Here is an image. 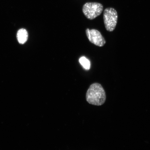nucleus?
Instances as JSON below:
<instances>
[{
	"instance_id": "f257e3e1",
	"label": "nucleus",
	"mask_w": 150,
	"mask_h": 150,
	"mask_svg": "<svg viewBox=\"0 0 150 150\" xmlns=\"http://www.w3.org/2000/svg\"><path fill=\"white\" fill-rule=\"evenodd\" d=\"M86 100L90 104L100 106L106 101V96L100 84L95 83L90 86L86 95Z\"/></svg>"
},
{
	"instance_id": "f03ea898",
	"label": "nucleus",
	"mask_w": 150,
	"mask_h": 150,
	"mask_svg": "<svg viewBox=\"0 0 150 150\" xmlns=\"http://www.w3.org/2000/svg\"><path fill=\"white\" fill-rule=\"evenodd\" d=\"M103 6L101 4L96 2L87 3L84 4L82 8V12L86 18L92 20L102 13Z\"/></svg>"
},
{
	"instance_id": "7ed1b4c3",
	"label": "nucleus",
	"mask_w": 150,
	"mask_h": 150,
	"mask_svg": "<svg viewBox=\"0 0 150 150\" xmlns=\"http://www.w3.org/2000/svg\"><path fill=\"white\" fill-rule=\"evenodd\" d=\"M103 18L105 27L107 30L109 32L114 31L117 23V11L112 8H107L104 11Z\"/></svg>"
},
{
	"instance_id": "20e7f679",
	"label": "nucleus",
	"mask_w": 150,
	"mask_h": 150,
	"mask_svg": "<svg viewBox=\"0 0 150 150\" xmlns=\"http://www.w3.org/2000/svg\"><path fill=\"white\" fill-rule=\"evenodd\" d=\"M86 34L90 42L99 47L104 46L106 41L100 32L96 29L86 30Z\"/></svg>"
},
{
	"instance_id": "39448f33",
	"label": "nucleus",
	"mask_w": 150,
	"mask_h": 150,
	"mask_svg": "<svg viewBox=\"0 0 150 150\" xmlns=\"http://www.w3.org/2000/svg\"><path fill=\"white\" fill-rule=\"evenodd\" d=\"M28 32L25 29H21L19 30L17 34V37L19 43L23 44L25 43L28 39Z\"/></svg>"
},
{
	"instance_id": "423d86ee",
	"label": "nucleus",
	"mask_w": 150,
	"mask_h": 150,
	"mask_svg": "<svg viewBox=\"0 0 150 150\" xmlns=\"http://www.w3.org/2000/svg\"><path fill=\"white\" fill-rule=\"evenodd\" d=\"M79 62L83 68L86 70H89L91 67V63L87 58L84 56L80 58Z\"/></svg>"
}]
</instances>
